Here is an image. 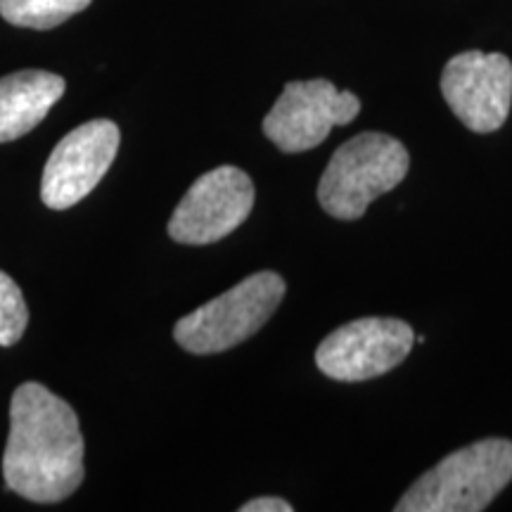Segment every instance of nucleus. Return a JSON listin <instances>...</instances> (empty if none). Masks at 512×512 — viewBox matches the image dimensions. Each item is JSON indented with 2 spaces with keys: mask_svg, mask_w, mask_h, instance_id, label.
<instances>
[{
  "mask_svg": "<svg viewBox=\"0 0 512 512\" xmlns=\"http://www.w3.org/2000/svg\"><path fill=\"white\" fill-rule=\"evenodd\" d=\"M83 434L74 408L38 382H24L10 403L3 477L34 503H60L83 482Z\"/></svg>",
  "mask_w": 512,
  "mask_h": 512,
  "instance_id": "obj_1",
  "label": "nucleus"
},
{
  "mask_svg": "<svg viewBox=\"0 0 512 512\" xmlns=\"http://www.w3.org/2000/svg\"><path fill=\"white\" fill-rule=\"evenodd\" d=\"M512 482V441L482 439L427 470L394 505L396 512H482Z\"/></svg>",
  "mask_w": 512,
  "mask_h": 512,
  "instance_id": "obj_2",
  "label": "nucleus"
},
{
  "mask_svg": "<svg viewBox=\"0 0 512 512\" xmlns=\"http://www.w3.org/2000/svg\"><path fill=\"white\" fill-rule=\"evenodd\" d=\"M411 169V155L387 133H358L335 150L318 183V202L339 221H356L370 202L392 192Z\"/></svg>",
  "mask_w": 512,
  "mask_h": 512,
  "instance_id": "obj_3",
  "label": "nucleus"
},
{
  "mask_svg": "<svg viewBox=\"0 0 512 512\" xmlns=\"http://www.w3.org/2000/svg\"><path fill=\"white\" fill-rule=\"evenodd\" d=\"M283 275L259 271L176 323L174 337L197 356L221 354L245 342L271 320L285 297Z\"/></svg>",
  "mask_w": 512,
  "mask_h": 512,
  "instance_id": "obj_4",
  "label": "nucleus"
},
{
  "mask_svg": "<svg viewBox=\"0 0 512 512\" xmlns=\"http://www.w3.org/2000/svg\"><path fill=\"white\" fill-rule=\"evenodd\" d=\"M361 112L351 91H337L328 79L290 81L264 119L266 138L287 155L313 150L335 126H347Z\"/></svg>",
  "mask_w": 512,
  "mask_h": 512,
  "instance_id": "obj_5",
  "label": "nucleus"
},
{
  "mask_svg": "<svg viewBox=\"0 0 512 512\" xmlns=\"http://www.w3.org/2000/svg\"><path fill=\"white\" fill-rule=\"evenodd\" d=\"M415 332L399 318H358L320 342L316 366L337 382H366L406 361Z\"/></svg>",
  "mask_w": 512,
  "mask_h": 512,
  "instance_id": "obj_6",
  "label": "nucleus"
},
{
  "mask_svg": "<svg viewBox=\"0 0 512 512\" xmlns=\"http://www.w3.org/2000/svg\"><path fill=\"white\" fill-rule=\"evenodd\" d=\"M254 207V183L238 166H219L192 183L169 221L181 245H211L238 230Z\"/></svg>",
  "mask_w": 512,
  "mask_h": 512,
  "instance_id": "obj_7",
  "label": "nucleus"
},
{
  "mask_svg": "<svg viewBox=\"0 0 512 512\" xmlns=\"http://www.w3.org/2000/svg\"><path fill=\"white\" fill-rule=\"evenodd\" d=\"M441 95L470 131L494 133L510 114L512 62L482 50L451 57L441 72Z\"/></svg>",
  "mask_w": 512,
  "mask_h": 512,
  "instance_id": "obj_8",
  "label": "nucleus"
},
{
  "mask_svg": "<svg viewBox=\"0 0 512 512\" xmlns=\"http://www.w3.org/2000/svg\"><path fill=\"white\" fill-rule=\"evenodd\" d=\"M119 126L110 119H93L67 133L48 157L41 181V200L50 209L79 204L110 166L119 150Z\"/></svg>",
  "mask_w": 512,
  "mask_h": 512,
  "instance_id": "obj_9",
  "label": "nucleus"
},
{
  "mask_svg": "<svg viewBox=\"0 0 512 512\" xmlns=\"http://www.w3.org/2000/svg\"><path fill=\"white\" fill-rule=\"evenodd\" d=\"M62 76L24 69L0 79V143L27 136L64 95Z\"/></svg>",
  "mask_w": 512,
  "mask_h": 512,
  "instance_id": "obj_10",
  "label": "nucleus"
},
{
  "mask_svg": "<svg viewBox=\"0 0 512 512\" xmlns=\"http://www.w3.org/2000/svg\"><path fill=\"white\" fill-rule=\"evenodd\" d=\"M91 3L93 0H0V15L15 27L46 31L60 27Z\"/></svg>",
  "mask_w": 512,
  "mask_h": 512,
  "instance_id": "obj_11",
  "label": "nucleus"
},
{
  "mask_svg": "<svg viewBox=\"0 0 512 512\" xmlns=\"http://www.w3.org/2000/svg\"><path fill=\"white\" fill-rule=\"evenodd\" d=\"M29 325L24 294L8 273L0 271V347H12L22 339Z\"/></svg>",
  "mask_w": 512,
  "mask_h": 512,
  "instance_id": "obj_12",
  "label": "nucleus"
},
{
  "mask_svg": "<svg viewBox=\"0 0 512 512\" xmlns=\"http://www.w3.org/2000/svg\"><path fill=\"white\" fill-rule=\"evenodd\" d=\"M294 508L283 498H254V501H247L245 505H240V512H292Z\"/></svg>",
  "mask_w": 512,
  "mask_h": 512,
  "instance_id": "obj_13",
  "label": "nucleus"
}]
</instances>
